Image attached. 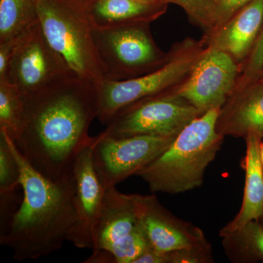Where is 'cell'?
Returning a JSON list of instances; mask_svg holds the SVG:
<instances>
[{"instance_id":"obj_1","label":"cell","mask_w":263,"mask_h":263,"mask_svg":"<svg viewBox=\"0 0 263 263\" xmlns=\"http://www.w3.org/2000/svg\"><path fill=\"white\" fill-rule=\"evenodd\" d=\"M23 98V124L13 141L17 150L51 181L71 176L78 153L94 140L89 129L98 115L96 86L71 76Z\"/></svg>"},{"instance_id":"obj_2","label":"cell","mask_w":263,"mask_h":263,"mask_svg":"<svg viewBox=\"0 0 263 263\" xmlns=\"http://www.w3.org/2000/svg\"><path fill=\"white\" fill-rule=\"evenodd\" d=\"M11 139V138H10ZM21 170L23 197L6 227L0 243L17 261L36 259L61 249L76 221L73 174L51 181L33 168L11 140Z\"/></svg>"},{"instance_id":"obj_3","label":"cell","mask_w":263,"mask_h":263,"mask_svg":"<svg viewBox=\"0 0 263 263\" xmlns=\"http://www.w3.org/2000/svg\"><path fill=\"white\" fill-rule=\"evenodd\" d=\"M219 111L212 109L195 119L136 174L148 183L152 193L175 195L201 186L205 170L216 158L224 139L216 129Z\"/></svg>"},{"instance_id":"obj_4","label":"cell","mask_w":263,"mask_h":263,"mask_svg":"<svg viewBox=\"0 0 263 263\" xmlns=\"http://www.w3.org/2000/svg\"><path fill=\"white\" fill-rule=\"evenodd\" d=\"M38 22L48 43L71 70L98 90L105 72L84 8L62 0H37Z\"/></svg>"},{"instance_id":"obj_5","label":"cell","mask_w":263,"mask_h":263,"mask_svg":"<svg viewBox=\"0 0 263 263\" xmlns=\"http://www.w3.org/2000/svg\"><path fill=\"white\" fill-rule=\"evenodd\" d=\"M205 48L200 39L187 37L173 45L167 62L157 70L129 80L104 81L98 89L100 122L107 125L119 110L130 104L181 84Z\"/></svg>"},{"instance_id":"obj_6","label":"cell","mask_w":263,"mask_h":263,"mask_svg":"<svg viewBox=\"0 0 263 263\" xmlns=\"http://www.w3.org/2000/svg\"><path fill=\"white\" fill-rule=\"evenodd\" d=\"M93 36L105 80L141 77L160 68L168 59V51H162L155 43L149 23L105 28L93 26Z\"/></svg>"},{"instance_id":"obj_7","label":"cell","mask_w":263,"mask_h":263,"mask_svg":"<svg viewBox=\"0 0 263 263\" xmlns=\"http://www.w3.org/2000/svg\"><path fill=\"white\" fill-rule=\"evenodd\" d=\"M171 89L141 99L119 110L102 133L114 138H176L202 114L186 100L173 94Z\"/></svg>"},{"instance_id":"obj_8","label":"cell","mask_w":263,"mask_h":263,"mask_svg":"<svg viewBox=\"0 0 263 263\" xmlns=\"http://www.w3.org/2000/svg\"><path fill=\"white\" fill-rule=\"evenodd\" d=\"M77 76L48 43L39 22L15 39L5 80L23 96Z\"/></svg>"},{"instance_id":"obj_9","label":"cell","mask_w":263,"mask_h":263,"mask_svg":"<svg viewBox=\"0 0 263 263\" xmlns=\"http://www.w3.org/2000/svg\"><path fill=\"white\" fill-rule=\"evenodd\" d=\"M174 139V137L155 136L114 138L103 133L95 137L93 164L102 186L105 190L136 175Z\"/></svg>"},{"instance_id":"obj_10","label":"cell","mask_w":263,"mask_h":263,"mask_svg":"<svg viewBox=\"0 0 263 263\" xmlns=\"http://www.w3.org/2000/svg\"><path fill=\"white\" fill-rule=\"evenodd\" d=\"M241 67L224 52L205 48L187 77L171 89L202 114L220 109L233 94Z\"/></svg>"},{"instance_id":"obj_11","label":"cell","mask_w":263,"mask_h":263,"mask_svg":"<svg viewBox=\"0 0 263 263\" xmlns=\"http://www.w3.org/2000/svg\"><path fill=\"white\" fill-rule=\"evenodd\" d=\"M138 223L151 248L166 252L202 245L203 231L170 212L155 195H131Z\"/></svg>"},{"instance_id":"obj_12","label":"cell","mask_w":263,"mask_h":263,"mask_svg":"<svg viewBox=\"0 0 263 263\" xmlns=\"http://www.w3.org/2000/svg\"><path fill=\"white\" fill-rule=\"evenodd\" d=\"M93 142L78 153L73 166L76 221L67 240L79 249L93 248V230L105 191L93 164Z\"/></svg>"},{"instance_id":"obj_13","label":"cell","mask_w":263,"mask_h":263,"mask_svg":"<svg viewBox=\"0 0 263 263\" xmlns=\"http://www.w3.org/2000/svg\"><path fill=\"white\" fill-rule=\"evenodd\" d=\"M140 229L131 195L120 193L116 186L106 189L93 230V252H105L109 263L129 238Z\"/></svg>"},{"instance_id":"obj_14","label":"cell","mask_w":263,"mask_h":263,"mask_svg":"<svg viewBox=\"0 0 263 263\" xmlns=\"http://www.w3.org/2000/svg\"><path fill=\"white\" fill-rule=\"evenodd\" d=\"M263 26V0H253L220 27L204 33L205 47L224 52L242 67L257 42Z\"/></svg>"},{"instance_id":"obj_15","label":"cell","mask_w":263,"mask_h":263,"mask_svg":"<svg viewBox=\"0 0 263 263\" xmlns=\"http://www.w3.org/2000/svg\"><path fill=\"white\" fill-rule=\"evenodd\" d=\"M216 129L223 136L246 139L250 135L263 138V81L237 85L219 109Z\"/></svg>"},{"instance_id":"obj_16","label":"cell","mask_w":263,"mask_h":263,"mask_svg":"<svg viewBox=\"0 0 263 263\" xmlns=\"http://www.w3.org/2000/svg\"><path fill=\"white\" fill-rule=\"evenodd\" d=\"M262 138L250 135L245 139L247 151L241 161L246 179L243 200L239 212L233 220L219 231L221 238L240 229L247 222L259 220L263 209V164L259 154Z\"/></svg>"},{"instance_id":"obj_17","label":"cell","mask_w":263,"mask_h":263,"mask_svg":"<svg viewBox=\"0 0 263 263\" xmlns=\"http://www.w3.org/2000/svg\"><path fill=\"white\" fill-rule=\"evenodd\" d=\"M168 4L150 0H91L85 10L95 27L152 23L166 13Z\"/></svg>"},{"instance_id":"obj_18","label":"cell","mask_w":263,"mask_h":263,"mask_svg":"<svg viewBox=\"0 0 263 263\" xmlns=\"http://www.w3.org/2000/svg\"><path fill=\"white\" fill-rule=\"evenodd\" d=\"M21 186V170L8 133L0 129V214L1 224L9 221L18 206L16 190Z\"/></svg>"},{"instance_id":"obj_19","label":"cell","mask_w":263,"mask_h":263,"mask_svg":"<svg viewBox=\"0 0 263 263\" xmlns=\"http://www.w3.org/2000/svg\"><path fill=\"white\" fill-rule=\"evenodd\" d=\"M222 246L231 262H263V227L258 220L247 222L223 237Z\"/></svg>"},{"instance_id":"obj_20","label":"cell","mask_w":263,"mask_h":263,"mask_svg":"<svg viewBox=\"0 0 263 263\" xmlns=\"http://www.w3.org/2000/svg\"><path fill=\"white\" fill-rule=\"evenodd\" d=\"M37 22V0H0V43L19 37Z\"/></svg>"},{"instance_id":"obj_21","label":"cell","mask_w":263,"mask_h":263,"mask_svg":"<svg viewBox=\"0 0 263 263\" xmlns=\"http://www.w3.org/2000/svg\"><path fill=\"white\" fill-rule=\"evenodd\" d=\"M24 114V98L18 88L7 81H0V129L13 141L22 129Z\"/></svg>"},{"instance_id":"obj_22","label":"cell","mask_w":263,"mask_h":263,"mask_svg":"<svg viewBox=\"0 0 263 263\" xmlns=\"http://www.w3.org/2000/svg\"><path fill=\"white\" fill-rule=\"evenodd\" d=\"M167 4H174L182 8L189 20L195 27L210 32L214 27L216 0H161Z\"/></svg>"},{"instance_id":"obj_23","label":"cell","mask_w":263,"mask_h":263,"mask_svg":"<svg viewBox=\"0 0 263 263\" xmlns=\"http://www.w3.org/2000/svg\"><path fill=\"white\" fill-rule=\"evenodd\" d=\"M166 263H213L212 245H202L165 252Z\"/></svg>"},{"instance_id":"obj_24","label":"cell","mask_w":263,"mask_h":263,"mask_svg":"<svg viewBox=\"0 0 263 263\" xmlns=\"http://www.w3.org/2000/svg\"><path fill=\"white\" fill-rule=\"evenodd\" d=\"M263 70V26L253 49L241 67L237 85H242L260 79Z\"/></svg>"},{"instance_id":"obj_25","label":"cell","mask_w":263,"mask_h":263,"mask_svg":"<svg viewBox=\"0 0 263 263\" xmlns=\"http://www.w3.org/2000/svg\"><path fill=\"white\" fill-rule=\"evenodd\" d=\"M252 1L253 0H216L214 25L212 29L217 28L226 23L237 12Z\"/></svg>"},{"instance_id":"obj_26","label":"cell","mask_w":263,"mask_h":263,"mask_svg":"<svg viewBox=\"0 0 263 263\" xmlns=\"http://www.w3.org/2000/svg\"><path fill=\"white\" fill-rule=\"evenodd\" d=\"M15 39L7 42L0 43V81H5L8 72L13 49H14Z\"/></svg>"},{"instance_id":"obj_27","label":"cell","mask_w":263,"mask_h":263,"mask_svg":"<svg viewBox=\"0 0 263 263\" xmlns=\"http://www.w3.org/2000/svg\"><path fill=\"white\" fill-rule=\"evenodd\" d=\"M62 1L85 8L91 0H62Z\"/></svg>"},{"instance_id":"obj_28","label":"cell","mask_w":263,"mask_h":263,"mask_svg":"<svg viewBox=\"0 0 263 263\" xmlns=\"http://www.w3.org/2000/svg\"><path fill=\"white\" fill-rule=\"evenodd\" d=\"M259 154H260L261 161H262L263 164V142L261 141L260 144H259Z\"/></svg>"},{"instance_id":"obj_29","label":"cell","mask_w":263,"mask_h":263,"mask_svg":"<svg viewBox=\"0 0 263 263\" xmlns=\"http://www.w3.org/2000/svg\"><path fill=\"white\" fill-rule=\"evenodd\" d=\"M258 221H259V222L260 223L261 226H262L263 227V209H262V214H261L260 217H259Z\"/></svg>"},{"instance_id":"obj_30","label":"cell","mask_w":263,"mask_h":263,"mask_svg":"<svg viewBox=\"0 0 263 263\" xmlns=\"http://www.w3.org/2000/svg\"><path fill=\"white\" fill-rule=\"evenodd\" d=\"M260 79H261V80L263 81V70H262V76H261V77H260Z\"/></svg>"}]
</instances>
